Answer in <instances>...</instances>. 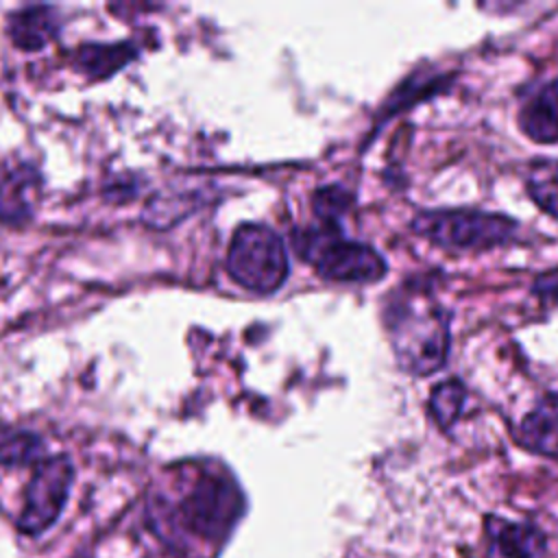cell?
<instances>
[{"instance_id": "cell-7", "label": "cell", "mask_w": 558, "mask_h": 558, "mask_svg": "<svg viewBox=\"0 0 558 558\" xmlns=\"http://www.w3.org/2000/svg\"><path fill=\"white\" fill-rule=\"evenodd\" d=\"M521 445L534 453L558 458V392L543 395L521 423Z\"/></svg>"}, {"instance_id": "cell-13", "label": "cell", "mask_w": 558, "mask_h": 558, "mask_svg": "<svg viewBox=\"0 0 558 558\" xmlns=\"http://www.w3.org/2000/svg\"><path fill=\"white\" fill-rule=\"evenodd\" d=\"M525 185L534 203L554 218H558V159L534 161L527 172Z\"/></svg>"}, {"instance_id": "cell-14", "label": "cell", "mask_w": 558, "mask_h": 558, "mask_svg": "<svg viewBox=\"0 0 558 558\" xmlns=\"http://www.w3.org/2000/svg\"><path fill=\"white\" fill-rule=\"evenodd\" d=\"M44 460V440L24 429H0V462L2 464H31Z\"/></svg>"}, {"instance_id": "cell-2", "label": "cell", "mask_w": 558, "mask_h": 558, "mask_svg": "<svg viewBox=\"0 0 558 558\" xmlns=\"http://www.w3.org/2000/svg\"><path fill=\"white\" fill-rule=\"evenodd\" d=\"M294 248L329 281L371 283L379 281L388 270L384 257L373 246L344 240L338 225L294 233Z\"/></svg>"}, {"instance_id": "cell-9", "label": "cell", "mask_w": 558, "mask_h": 558, "mask_svg": "<svg viewBox=\"0 0 558 558\" xmlns=\"http://www.w3.org/2000/svg\"><path fill=\"white\" fill-rule=\"evenodd\" d=\"M59 28V15L52 7H26L11 15L9 35L15 46L24 50H37L48 44Z\"/></svg>"}, {"instance_id": "cell-6", "label": "cell", "mask_w": 558, "mask_h": 558, "mask_svg": "<svg viewBox=\"0 0 558 558\" xmlns=\"http://www.w3.org/2000/svg\"><path fill=\"white\" fill-rule=\"evenodd\" d=\"M72 464L65 456H52L37 462L26 486V499L20 514V530L37 534L54 523L72 486Z\"/></svg>"}, {"instance_id": "cell-1", "label": "cell", "mask_w": 558, "mask_h": 558, "mask_svg": "<svg viewBox=\"0 0 558 558\" xmlns=\"http://www.w3.org/2000/svg\"><path fill=\"white\" fill-rule=\"evenodd\" d=\"M386 327L392 351L410 375L438 371L449 353V314L423 290H399L386 307Z\"/></svg>"}, {"instance_id": "cell-12", "label": "cell", "mask_w": 558, "mask_h": 558, "mask_svg": "<svg viewBox=\"0 0 558 558\" xmlns=\"http://www.w3.org/2000/svg\"><path fill=\"white\" fill-rule=\"evenodd\" d=\"M133 59L129 44H87L78 50V63L92 78H105Z\"/></svg>"}, {"instance_id": "cell-17", "label": "cell", "mask_w": 558, "mask_h": 558, "mask_svg": "<svg viewBox=\"0 0 558 558\" xmlns=\"http://www.w3.org/2000/svg\"><path fill=\"white\" fill-rule=\"evenodd\" d=\"M538 290H541V294H545V296L558 299V281H541V283H538Z\"/></svg>"}, {"instance_id": "cell-11", "label": "cell", "mask_w": 558, "mask_h": 558, "mask_svg": "<svg viewBox=\"0 0 558 558\" xmlns=\"http://www.w3.org/2000/svg\"><path fill=\"white\" fill-rule=\"evenodd\" d=\"M488 532L506 558H541L545 549L543 534L525 523L490 519Z\"/></svg>"}, {"instance_id": "cell-5", "label": "cell", "mask_w": 558, "mask_h": 558, "mask_svg": "<svg viewBox=\"0 0 558 558\" xmlns=\"http://www.w3.org/2000/svg\"><path fill=\"white\" fill-rule=\"evenodd\" d=\"M238 510L240 493L235 484L218 471H201L181 499L179 517L190 532L216 538L231 527Z\"/></svg>"}, {"instance_id": "cell-15", "label": "cell", "mask_w": 558, "mask_h": 558, "mask_svg": "<svg viewBox=\"0 0 558 558\" xmlns=\"http://www.w3.org/2000/svg\"><path fill=\"white\" fill-rule=\"evenodd\" d=\"M464 397H466V390L462 386L460 379H449V381H442L440 386H436L432 390V397H429V410L436 418V423L440 427H451L462 408H464Z\"/></svg>"}, {"instance_id": "cell-3", "label": "cell", "mask_w": 558, "mask_h": 558, "mask_svg": "<svg viewBox=\"0 0 558 558\" xmlns=\"http://www.w3.org/2000/svg\"><path fill=\"white\" fill-rule=\"evenodd\" d=\"M227 270L246 290L275 292L290 272L286 244L270 227L242 225L231 238Z\"/></svg>"}, {"instance_id": "cell-8", "label": "cell", "mask_w": 558, "mask_h": 558, "mask_svg": "<svg viewBox=\"0 0 558 558\" xmlns=\"http://www.w3.org/2000/svg\"><path fill=\"white\" fill-rule=\"evenodd\" d=\"M519 122L534 142H558V78L541 85L521 107Z\"/></svg>"}, {"instance_id": "cell-4", "label": "cell", "mask_w": 558, "mask_h": 558, "mask_svg": "<svg viewBox=\"0 0 558 558\" xmlns=\"http://www.w3.org/2000/svg\"><path fill=\"white\" fill-rule=\"evenodd\" d=\"M412 229L438 246L488 248L510 240L517 222L480 209H432L416 214Z\"/></svg>"}, {"instance_id": "cell-16", "label": "cell", "mask_w": 558, "mask_h": 558, "mask_svg": "<svg viewBox=\"0 0 558 558\" xmlns=\"http://www.w3.org/2000/svg\"><path fill=\"white\" fill-rule=\"evenodd\" d=\"M351 203H353V196L340 185L320 187L312 198L314 211L325 225H336V220L351 207Z\"/></svg>"}, {"instance_id": "cell-10", "label": "cell", "mask_w": 558, "mask_h": 558, "mask_svg": "<svg viewBox=\"0 0 558 558\" xmlns=\"http://www.w3.org/2000/svg\"><path fill=\"white\" fill-rule=\"evenodd\" d=\"M37 190V174L26 166L0 174V220L24 222L31 216V192Z\"/></svg>"}]
</instances>
